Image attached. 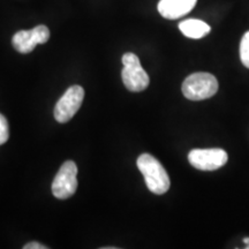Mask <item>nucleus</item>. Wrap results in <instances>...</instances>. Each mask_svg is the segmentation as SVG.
I'll list each match as a JSON object with an SVG mask.
<instances>
[{
    "label": "nucleus",
    "mask_w": 249,
    "mask_h": 249,
    "mask_svg": "<svg viewBox=\"0 0 249 249\" xmlns=\"http://www.w3.org/2000/svg\"><path fill=\"white\" fill-rule=\"evenodd\" d=\"M244 242L246 245H249V238H245L244 239Z\"/></svg>",
    "instance_id": "nucleus-13"
},
{
    "label": "nucleus",
    "mask_w": 249,
    "mask_h": 249,
    "mask_svg": "<svg viewBox=\"0 0 249 249\" xmlns=\"http://www.w3.org/2000/svg\"><path fill=\"white\" fill-rule=\"evenodd\" d=\"M179 29L188 38L200 39L210 33L211 28L208 23L196 18H189L179 23Z\"/></svg>",
    "instance_id": "nucleus-9"
},
{
    "label": "nucleus",
    "mask_w": 249,
    "mask_h": 249,
    "mask_svg": "<svg viewBox=\"0 0 249 249\" xmlns=\"http://www.w3.org/2000/svg\"><path fill=\"white\" fill-rule=\"evenodd\" d=\"M138 167L144 177L149 191L156 195H163L170 189V177L154 156L143 154L138 158Z\"/></svg>",
    "instance_id": "nucleus-1"
},
{
    "label": "nucleus",
    "mask_w": 249,
    "mask_h": 249,
    "mask_svg": "<svg viewBox=\"0 0 249 249\" xmlns=\"http://www.w3.org/2000/svg\"><path fill=\"white\" fill-rule=\"evenodd\" d=\"M48 247H45L44 245L39 244V242H29L24 246L23 249H46Z\"/></svg>",
    "instance_id": "nucleus-12"
},
{
    "label": "nucleus",
    "mask_w": 249,
    "mask_h": 249,
    "mask_svg": "<svg viewBox=\"0 0 249 249\" xmlns=\"http://www.w3.org/2000/svg\"><path fill=\"white\" fill-rule=\"evenodd\" d=\"M77 166L74 161L67 160L61 165L52 182V194L59 200H66L75 194L77 189Z\"/></svg>",
    "instance_id": "nucleus-4"
},
{
    "label": "nucleus",
    "mask_w": 249,
    "mask_h": 249,
    "mask_svg": "<svg viewBox=\"0 0 249 249\" xmlns=\"http://www.w3.org/2000/svg\"><path fill=\"white\" fill-rule=\"evenodd\" d=\"M240 58L245 67L249 68V31L245 34L240 43Z\"/></svg>",
    "instance_id": "nucleus-10"
},
{
    "label": "nucleus",
    "mask_w": 249,
    "mask_h": 249,
    "mask_svg": "<svg viewBox=\"0 0 249 249\" xmlns=\"http://www.w3.org/2000/svg\"><path fill=\"white\" fill-rule=\"evenodd\" d=\"M196 1L197 0H160L158 12L167 20H177L188 14L195 7Z\"/></svg>",
    "instance_id": "nucleus-8"
},
{
    "label": "nucleus",
    "mask_w": 249,
    "mask_h": 249,
    "mask_svg": "<svg viewBox=\"0 0 249 249\" xmlns=\"http://www.w3.org/2000/svg\"><path fill=\"white\" fill-rule=\"evenodd\" d=\"M124 70L121 71L124 87L130 91L139 92L147 89L149 86V75L143 70L141 62L136 54L124 53L123 55Z\"/></svg>",
    "instance_id": "nucleus-3"
},
{
    "label": "nucleus",
    "mask_w": 249,
    "mask_h": 249,
    "mask_svg": "<svg viewBox=\"0 0 249 249\" xmlns=\"http://www.w3.org/2000/svg\"><path fill=\"white\" fill-rule=\"evenodd\" d=\"M9 138V130H8V123L6 118L0 114V145L7 142Z\"/></svg>",
    "instance_id": "nucleus-11"
},
{
    "label": "nucleus",
    "mask_w": 249,
    "mask_h": 249,
    "mask_svg": "<svg viewBox=\"0 0 249 249\" xmlns=\"http://www.w3.org/2000/svg\"><path fill=\"white\" fill-rule=\"evenodd\" d=\"M227 152L219 148L194 149L189 152L188 160L192 166L201 171H214L227 163Z\"/></svg>",
    "instance_id": "nucleus-6"
},
{
    "label": "nucleus",
    "mask_w": 249,
    "mask_h": 249,
    "mask_svg": "<svg viewBox=\"0 0 249 249\" xmlns=\"http://www.w3.org/2000/svg\"><path fill=\"white\" fill-rule=\"evenodd\" d=\"M85 90L80 86H73L59 99L54 107V118L58 123L65 124L75 116L82 105Z\"/></svg>",
    "instance_id": "nucleus-5"
},
{
    "label": "nucleus",
    "mask_w": 249,
    "mask_h": 249,
    "mask_svg": "<svg viewBox=\"0 0 249 249\" xmlns=\"http://www.w3.org/2000/svg\"><path fill=\"white\" fill-rule=\"evenodd\" d=\"M50 38V30L46 26H37L31 30L18 31L13 36L12 43L20 53H29L36 45L45 44Z\"/></svg>",
    "instance_id": "nucleus-7"
},
{
    "label": "nucleus",
    "mask_w": 249,
    "mask_h": 249,
    "mask_svg": "<svg viewBox=\"0 0 249 249\" xmlns=\"http://www.w3.org/2000/svg\"><path fill=\"white\" fill-rule=\"evenodd\" d=\"M218 91V81L210 73H194L182 83V93L191 101H203Z\"/></svg>",
    "instance_id": "nucleus-2"
}]
</instances>
